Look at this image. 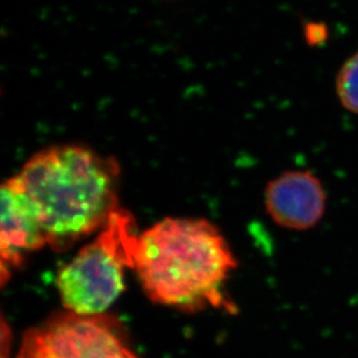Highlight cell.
I'll list each match as a JSON object with an SVG mask.
<instances>
[{
	"instance_id": "obj_1",
	"label": "cell",
	"mask_w": 358,
	"mask_h": 358,
	"mask_svg": "<svg viewBox=\"0 0 358 358\" xmlns=\"http://www.w3.org/2000/svg\"><path fill=\"white\" fill-rule=\"evenodd\" d=\"M15 176L38 210L48 245L56 250L101 229L120 208L119 162L87 146L45 148Z\"/></svg>"
},
{
	"instance_id": "obj_2",
	"label": "cell",
	"mask_w": 358,
	"mask_h": 358,
	"mask_svg": "<svg viewBox=\"0 0 358 358\" xmlns=\"http://www.w3.org/2000/svg\"><path fill=\"white\" fill-rule=\"evenodd\" d=\"M236 268L229 243L208 220L166 218L139 234L134 269L158 304L185 312L232 310L224 287Z\"/></svg>"
},
{
	"instance_id": "obj_3",
	"label": "cell",
	"mask_w": 358,
	"mask_h": 358,
	"mask_svg": "<svg viewBox=\"0 0 358 358\" xmlns=\"http://www.w3.org/2000/svg\"><path fill=\"white\" fill-rule=\"evenodd\" d=\"M138 237L131 213L116 209L98 237L58 274L64 308L79 315L105 313L123 291L125 269L135 268Z\"/></svg>"
},
{
	"instance_id": "obj_4",
	"label": "cell",
	"mask_w": 358,
	"mask_h": 358,
	"mask_svg": "<svg viewBox=\"0 0 358 358\" xmlns=\"http://www.w3.org/2000/svg\"><path fill=\"white\" fill-rule=\"evenodd\" d=\"M17 358H138L119 321L105 315L58 313L26 331Z\"/></svg>"
},
{
	"instance_id": "obj_5",
	"label": "cell",
	"mask_w": 358,
	"mask_h": 358,
	"mask_svg": "<svg viewBox=\"0 0 358 358\" xmlns=\"http://www.w3.org/2000/svg\"><path fill=\"white\" fill-rule=\"evenodd\" d=\"M264 204L268 215L278 227L308 231L322 220L327 196L315 173L294 169L282 173L268 183Z\"/></svg>"
},
{
	"instance_id": "obj_6",
	"label": "cell",
	"mask_w": 358,
	"mask_h": 358,
	"mask_svg": "<svg viewBox=\"0 0 358 358\" xmlns=\"http://www.w3.org/2000/svg\"><path fill=\"white\" fill-rule=\"evenodd\" d=\"M47 236L34 203L17 176L1 187V269L17 267L24 254L43 248Z\"/></svg>"
},
{
	"instance_id": "obj_7",
	"label": "cell",
	"mask_w": 358,
	"mask_h": 358,
	"mask_svg": "<svg viewBox=\"0 0 358 358\" xmlns=\"http://www.w3.org/2000/svg\"><path fill=\"white\" fill-rule=\"evenodd\" d=\"M335 90L343 108L358 114V51L342 64L335 80Z\"/></svg>"
}]
</instances>
